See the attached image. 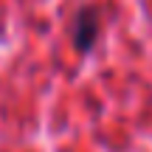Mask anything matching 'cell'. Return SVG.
Listing matches in <instances>:
<instances>
[{
  "instance_id": "obj_1",
  "label": "cell",
  "mask_w": 152,
  "mask_h": 152,
  "mask_svg": "<svg viewBox=\"0 0 152 152\" xmlns=\"http://www.w3.org/2000/svg\"><path fill=\"white\" fill-rule=\"evenodd\" d=\"M96 39H99V9L85 6V9H79V14L73 20V45L76 51L87 54L96 45Z\"/></svg>"
}]
</instances>
